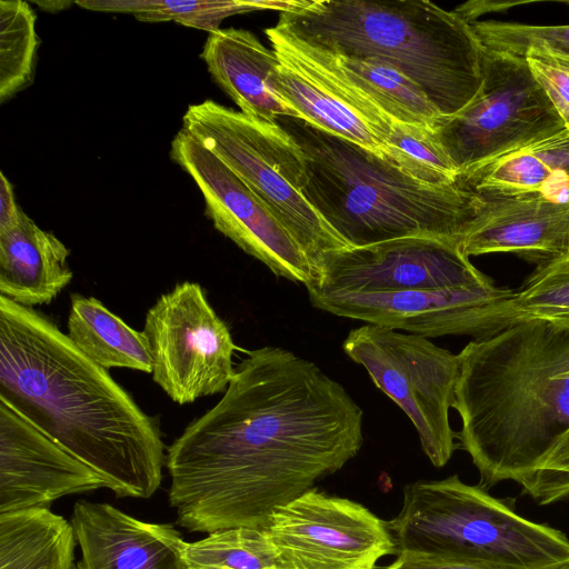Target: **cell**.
Listing matches in <instances>:
<instances>
[{
  "mask_svg": "<svg viewBox=\"0 0 569 569\" xmlns=\"http://www.w3.org/2000/svg\"><path fill=\"white\" fill-rule=\"evenodd\" d=\"M362 409L316 363L267 346L247 351L221 399L167 449L179 526L261 529L279 507L357 456Z\"/></svg>",
  "mask_w": 569,
  "mask_h": 569,
  "instance_id": "6da1fadb",
  "label": "cell"
},
{
  "mask_svg": "<svg viewBox=\"0 0 569 569\" xmlns=\"http://www.w3.org/2000/svg\"><path fill=\"white\" fill-rule=\"evenodd\" d=\"M0 399L118 497L150 498L166 447L158 423L46 315L0 296Z\"/></svg>",
  "mask_w": 569,
  "mask_h": 569,
  "instance_id": "7a4b0ae2",
  "label": "cell"
},
{
  "mask_svg": "<svg viewBox=\"0 0 569 569\" xmlns=\"http://www.w3.org/2000/svg\"><path fill=\"white\" fill-rule=\"evenodd\" d=\"M458 356L456 438L479 486L520 483L569 429V327L520 321Z\"/></svg>",
  "mask_w": 569,
  "mask_h": 569,
  "instance_id": "3957f363",
  "label": "cell"
},
{
  "mask_svg": "<svg viewBox=\"0 0 569 569\" xmlns=\"http://www.w3.org/2000/svg\"><path fill=\"white\" fill-rule=\"evenodd\" d=\"M276 27L319 51L391 66L442 117L468 106L483 81L485 47L470 22L428 0L298 1Z\"/></svg>",
  "mask_w": 569,
  "mask_h": 569,
  "instance_id": "277c9868",
  "label": "cell"
},
{
  "mask_svg": "<svg viewBox=\"0 0 569 569\" xmlns=\"http://www.w3.org/2000/svg\"><path fill=\"white\" fill-rule=\"evenodd\" d=\"M274 122L302 151L303 197L349 247L406 237L462 241L478 197L458 180L429 184L391 159L303 119L280 117Z\"/></svg>",
  "mask_w": 569,
  "mask_h": 569,
  "instance_id": "5b68a950",
  "label": "cell"
},
{
  "mask_svg": "<svg viewBox=\"0 0 569 569\" xmlns=\"http://www.w3.org/2000/svg\"><path fill=\"white\" fill-rule=\"evenodd\" d=\"M388 526L397 555L482 569H540L569 559L563 532L526 519L508 499L457 475L407 485L401 509Z\"/></svg>",
  "mask_w": 569,
  "mask_h": 569,
  "instance_id": "8992f818",
  "label": "cell"
},
{
  "mask_svg": "<svg viewBox=\"0 0 569 569\" xmlns=\"http://www.w3.org/2000/svg\"><path fill=\"white\" fill-rule=\"evenodd\" d=\"M182 124L287 229L309 258L315 276L326 253L349 248L303 197L307 173L302 151L279 124L213 100L189 106Z\"/></svg>",
  "mask_w": 569,
  "mask_h": 569,
  "instance_id": "52a82bcc",
  "label": "cell"
},
{
  "mask_svg": "<svg viewBox=\"0 0 569 569\" xmlns=\"http://www.w3.org/2000/svg\"><path fill=\"white\" fill-rule=\"evenodd\" d=\"M342 349L409 417L430 462L447 465L457 448L449 411L456 401L459 356L428 338L368 323L352 329Z\"/></svg>",
  "mask_w": 569,
  "mask_h": 569,
  "instance_id": "ba28073f",
  "label": "cell"
},
{
  "mask_svg": "<svg viewBox=\"0 0 569 569\" xmlns=\"http://www.w3.org/2000/svg\"><path fill=\"white\" fill-rule=\"evenodd\" d=\"M565 128L525 57L485 48L480 90L433 131L460 174Z\"/></svg>",
  "mask_w": 569,
  "mask_h": 569,
  "instance_id": "9c48e42d",
  "label": "cell"
},
{
  "mask_svg": "<svg viewBox=\"0 0 569 569\" xmlns=\"http://www.w3.org/2000/svg\"><path fill=\"white\" fill-rule=\"evenodd\" d=\"M143 333L152 358V379L178 405L224 392L237 349L228 325L198 282L183 281L149 308Z\"/></svg>",
  "mask_w": 569,
  "mask_h": 569,
  "instance_id": "30bf717a",
  "label": "cell"
},
{
  "mask_svg": "<svg viewBox=\"0 0 569 569\" xmlns=\"http://www.w3.org/2000/svg\"><path fill=\"white\" fill-rule=\"evenodd\" d=\"M261 529L277 569H376L398 553L388 521L317 488L277 508Z\"/></svg>",
  "mask_w": 569,
  "mask_h": 569,
  "instance_id": "8fae6325",
  "label": "cell"
},
{
  "mask_svg": "<svg viewBox=\"0 0 569 569\" xmlns=\"http://www.w3.org/2000/svg\"><path fill=\"white\" fill-rule=\"evenodd\" d=\"M307 291L311 305L322 311L428 339H481L518 323L511 305L515 291L495 284L399 292Z\"/></svg>",
  "mask_w": 569,
  "mask_h": 569,
  "instance_id": "7c38bea8",
  "label": "cell"
},
{
  "mask_svg": "<svg viewBox=\"0 0 569 569\" xmlns=\"http://www.w3.org/2000/svg\"><path fill=\"white\" fill-rule=\"evenodd\" d=\"M461 242L406 237L326 253L307 289L351 292L478 289L493 286Z\"/></svg>",
  "mask_w": 569,
  "mask_h": 569,
  "instance_id": "4fadbf2b",
  "label": "cell"
},
{
  "mask_svg": "<svg viewBox=\"0 0 569 569\" xmlns=\"http://www.w3.org/2000/svg\"><path fill=\"white\" fill-rule=\"evenodd\" d=\"M170 158L202 193L213 227L277 277L305 286L315 268L298 242L251 189L216 154L181 129L171 142Z\"/></svg>",
  "mask_w": 569,
  "mask_h": 569,
  "instance_id": "5bb4252c",
  "label": "cell"
},
{
  "mask_svg": "<svg viewBox=\"0 0 569 569\" xmlns=\"http://www.w3.org/2000/svg\"><path fill=\"white\" fill-rule=\"evenodd\" d=\"M264 32L278 58L274 87L300 119L392 160L388 139L395 121L350 84L321 52L276 26Z\"/></svg>",
  "mask_w": 569,
  "mask_h": 569,
  "instance_id": "9a60e30c",
  "label": "cell"
},
{
  "mask_svg": "<svg viewBox=\"0 0 569 569\" xmlns=\"http://www.w3.org/2000/svg\"><path fill=\"white\" fill-rule=\"evenodd\" d=\"M102 479L0 399V513L49 508Z\"/></svg>",
  "mask_w": 569,
  "mask_h": 569,
  "instance_id": "2e32d148",
  "label": "cell"
},
{
  "mask_svg": "<svg viewBox=\"0 0 569 569\" xmlns=\"http://www.w3.org/2000/svg\"><path fill=\"white\" fill-rule=\"evenodd\" d=\"M476 194V214L461 241L469 258L509 252L541 267L569 254V202L539 192Z\"/></svg>",
  "mask_w": 569,
  "mask_h": 569,
  "instance_id": "e0dca14e",
  "label": "cell"
},
{
  "mask_svg": "<svg viewBox=\"0 0 569 569\" xmlns=\"http://www.w3.org/2000/svg\"><path fill=\"white\" fill-rule=\"evenodd\" d=\"M70 522L81 550L76 569H189L188 542L172 525L87 500L74 503Z\"/></svg>",
  "mask_w": 569,
  "mask_h": 569,
  "instance_id": "ac0fdd59",
  "label": "cell"
},
{
  "mask_svg": "<svg viewBox=\"0 0 569 569\" xmlns=\"http://www.w3.org/2000/svg\"><path fill=\"white\" fill-rule=\"evenodd\" d=\"M208 71L240 111L274 122L280 117L300 118L274 87L278 58L273 50L244 29L210 32L201 52Z\"/></svg>",
  "mask_w": 569,
  "mask_h": 569,
  "instance_id": "d6986e66",
  "label": "cell"
},
{
  "mask_svg": "<svg viewBox=\"0 0 569 569\" xmlns=\"http://www.w3.org/2000/svg\"><path fill=\"white\" fill-rule=\"evenodd\" d=\"M69 249L23 213L0 232V296L19 305H48L71 282Z\"/></svg>",
  "mask_w": 569,
  "mask_h": 569,
  "instance_id": "ffe728a7",
  "label": "cell"
},
{
  "mask_svg": "<svg viewBox=\"0 0 569 569\" xmlns=\"http://www.w3.org/2000/svg\"><path fill=\"white\" fill-rule=\"evenodd\" d=\"M569 177V129L539 139L458 176L475 193H535Z\"/></svg>",
  "mask_w": 569,
  "mask_h": 569,
  "instance_id": "44dd1931",
  "label": "cell"
},
{
  "mask_svg": "<svg viewBox=\"0 0 569 569\" xmlns=\"http://www.w3.org/2000/svg\"><path fill=\"white\" fill-rule=\"evenodd\" d=\"M67 329L74 346L102 368L152 372L143 331L129 327L97 298L71 295Z\"/></svg>",
  "mask_w": 569,
  "mask_h": 569,
  "instance_id": "7402d4cb",
  "label": "cell"
},
{
  "mask_svg": "<svg viewBox=\"0 0 569 569\" xmlns=\"http://www.w3.org/2000/svg\"><path fill=\"white\" fill-rule=\"evenodd\" d=\"M70 521L49 508L0 513V569H76Z\"/></svg>",
  "mask_w": 569,
  "mask_h": 569,
  "instance_id": "603a6c76",
  "label": "cell"
},
{
  "mask_svg": "<svg viewBox=\"0 0 569 569\" xmlns=\"http://www.w3.org/2000/svg\"><path fill=\"white\" fill-rule=\"evenodd\" d=\"M319 52L392 121L435 128L442 118L421 88L391 66L375 58L359 59Z\"/></svg>",
  "mask_w": 569,
  "mask_h": 569,
  "instance_id": "cb8c5ba5",
  "label": "cell"
},
{
  "mask_svg": "<svg viewBox=\"0 0 569 569\" xmlns=\"http://www.w3.org/2000/svg\"><path fill=\"white\" fill-rule=\"evenodd\" d=\"M76 4L93 11L133 13L139 21H176L182 26L206 30H219L229 16L263 9H292L297 1L258 2L228 0H82Z\"/></svg>",
  "mask_w": 569,
  "mask_h": 569,
  "instance_id": "d4e9b609",
  "label": "cell"
},
{
  "mask_svg": "<svg viewBox=\"0 0 569 569\" xmlns=\"http://www.w3.org/2000/svg\"><path fill=\"white\" fill-rule=\"evenodd\" d=\"M37 17L22 0L0 1V101L13 97L33 80L40 39Z\"/></svg>",
  "mask_w": 569,
  "mask_h": 569,
  "instance_id": "484cf974",
  "label": "cell"
},
{
  "mask_svg": "<svg viewBox=\"0 0 569 569\" xmlns=\"http://www.w3.org/2000/svg\"><path fill=\"white\" fill-rule=\"evenodd\" d=\"M189 569H277L274 551L262 529L233 527L188 542Z\"/></svg>",
  "mask_w": 569,
  "mask_h": 569,
  "instance_id": "4316f807",
  "label": "cell"
},
{
  "mask_svg": "<svg viewBox=\"0 0 569 569\" xmlns=\"http://www.w3.org/2000/svg\"><path fill=\"white\" fill-rule=\"evenodd\" d=\"M518 322L542 320L569 327V254L536 267L511 299Z\"/></svg>",
  "mask_w": 569,
  "mask_h": 569,
  "instance_id": "83f0119b",
  "label": "cell"
},
{
  "mask_svg": "<svg viewBox=\"0 0 569 569\" xmlns=\"http://www.w3.org/2000/svg\"><path fill=\"white\" fill-rule=\"evenodd\" d=\"M388 146L399 151L402 169L417 180L435 186L457 182L459 172L438 142L433 128L395 122Z\"/></svg>",
  "mask_w": 569,
  "mask_h": 569,
  "instance_id": "f1b7e54d",
  "label": "cell"
},
{
  "mask_svg": "<svg viewBox=\"0 0 569 569\" xmlns=\"http://www.w3.org/2000/svg\"><path fill=\"white\" fill-rule=\"evenodd\" d=\"M485 48L522 56L529 48L569 47V26H532L496 20L470 22Z\"/></svg>",
  "mask_w": 569,
  "mask_h": 569,
  "instance_id": "f546056e",
  "label": "cell"
},
{
  "mask_svg": "<svg viewBox=\"0 0 569 569\" xmlns=\"http://www.w3.org/2000/svg\"><path fill=\"white\" fill-rule=\"evenodd\" d=\"M520 485L523 492L539 505H550L569 497V429Z\"/></svg>",
  "mask_w": 569,
  "mask_h": 569,
  "instance_id": "4dcf8cb0",
  "label": "cell"
},
{
  "mask_svg": "<svg viewBox=\"0 0 569 569\" xmlns=\"http://www.w3.org/2000/svg\"><path fill=\"white\" fill-rule=\"evenodd\" d=\"M529 70L569 129V64L532 49L523 54Z\"/></svg>",
  "mask_w": 569,
  "mask_h": 569,
  "instance_id": "1f68e13d",
  "label": "cell"
},
{
  "mask_svg": "<svg viewBox=\"0 0 569 569\" xmlns=\"http://www.w3.org/2000/svg\"><path fill=\"white\" fill-rule=\"evenodd\" d=\"M23 211L14 199L12 186L6 174H0V232L11 230L22 219Z\"/></svg>",
  "mask_w": 569,
  "mask_h": 569,
  "instance_id": "d6a6232c",
  "label": "cell"
},
{
  "mask_svg": "<svg viewBox=\"0 0 569 569\" xmlns=\"http://www.w3.org/2000/svg\"><path fill=\"white\" fill-rule=\"evenodd\" d=\"M381 569H482L458 562L399 553L397 559Z\"/></svg>",
  "mask_w": 569,
  "mask_h": 569,
  "instance_id": "836d02e7",
  "label": "cell"
},
{
  "mask_svg": "<svg viewBox=\"0 0 569 569\" xmlns=\"http://www.w3.org/2000/svg\"><path fill=\"white\" fill-rule=\"evenodd\" d=\"M39 3H41L43 6H50V8L46 10V11H50V12L63 10L64 7H69L72 4L71 2H67V1H43V2H39Z\"/></svg>",
  "mask_w": 569,
  "mask_h": 569,
  "instance_id": "e575fe53",
  "label": "cell"
},
{
  "mask_svg": "<svg viewBox=\"0 0 569 569\" xmlns=\"http://www.w3.org/2000/svg\"><path fill=\"white\" fill-rule=\"evenodd\" d=\"M540 569H569V559L565 561H560Z\"/></svg>",
  "mask_w": 569,
  "mask_h": 569,
  "instance_id": "d590c367",
  "label": "cell"
},
{
  "mask_svg": "<svg viewBox=\"0 0 569 569\" xmlns=\"http://www.w3.org/2000/svg\"><path fill=\"white\" fill-rule=\"evenodd\" d=\"M376 569H381V567H377Z\"/></svg>",
  "mask_w": 569,
  "mask_h": 569,
  "instance_id": "8d00e7d4",
  "label": "cell"
}]
</instances>
